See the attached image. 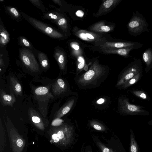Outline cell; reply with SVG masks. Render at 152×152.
I'll use <instances>...</instances> for the list:
<instances>
[{"mask_svg": "<svg viewBox=\"0 0 152 152\" xmlns=\"http://www.w3.org/2000/svg\"><path fill=\"white\" fill-rule=\"evenodd\" d=\"M51 85L31 86L34 99L36 101L40 114L46 117L48 114L49 102L54 99L51 91Z\"/></svg>", "mask_w": 152, "mask_h": 152, "instance_id": "7a4b0ae2", "label": "cell"}, {"mask_svg": "<svg viewBox=\"0 0 152 152\" xmlns=\"http://www.w3.org/2000/svg\"><path fill=\"white\" fill-rule=\"evenodd\" d=\"M29 1L34 6L40 10L42 12H46L48 9L42 4L40 0H29Z\"/></svg>", "mask_w": 152, "mask_h": 152, "instance_id": "4316f807", "label": "cell"}, {"mask_svg": "<svg viewBox=\"0 0 152 152\" xmlns=\"http://www.w3.org/2000/svg\"><path fill=\"white\" fill-rule=\"evenodd\" d=\"M57 135L60 139H62L64 137V134L62 131H59L57 133Z\"/></svg>", "mask_w": 152, "mask_h": 152, "instance_id": "d6a6232c", "label": "cell"}, {"mask_svg": "<svg viewBox=\"0 0 152 152\" xmlns=\"http://www.w3.org/2000/svg\"><path fill=\"white\" fill-rule=\"evenodd\" d=\"M51 91L54 96L59 98L76 94L71 89L67 80L62 77H58L52 85Z\"/></svg>", "mask_w": 152, "mask_h": 152, "instance_id": "ba28073f", "label": "cell"}, {"mask_svg": "<svg viewBox=\"0 0 152 152\" xmlns=\"http://www.w3.org/2000/svg\"><path fill=\"white\" fill-rule=\"evenodd\" d=\"M94 128L98 130H100L102 129V127L97 124H94L93 125Z\"/></svg>", "mask_w": 152, "mask_h": 152, "instance_id": "836d02e7", "label": "cell"}, {"mask_svg": "<svg viewBox=\"0 0 152 152\" xmlns=\"http://www.w3.org/2000/svg\"><path fill=\"white\" fill-rule=\"evenodd\" d=\"M18 44L23 48L33 51L35 48L31 43L25 37L20 36L18 38Z\"/></svg>", "mask_w": 152, "mask_h": 152, "instance_id": "d4e9b609", "label": "cell"}, {"mask_svg": "<svg viewBox=\"0 0 152 152\" xmlns=\"http://www.w3.org/2000/svg\"><path fill=\"white\" fill-rule=\"evenodd\" d=\"M109 73L108 67L95 61L87 71L76 77L75 82L78 87L86 90L98 87L107 77Z\"/></svg>", "mask_w": 152, "mask_h": 152, "instance_id": "6da1fadb", "label": "cell"}, {"mask_svg": "<svg viewBox=\"0 0 152 152\" xmlns=\"http://www.w3.org/2000/svg\"><path fill=\"white\" fill-rule=\"evenodd\" d=\"M142 76V72L139 73L126 81L119 88L123 89H126L137 82L141 79Z\"/></svg>", "mask_w": 152, "mask_h": 152, "instance_id": "484cf974", "label": "cell"}, {"mask_svg": "<svg viewBox=\"0 0 152 152\" xmlns=\"http://www.w3.org/2000/svg\"><path fill=\"white\" fill-rule=\"evenodd\" d=\"M0 100L2 106L11 107L13 106L16 101L15 95L13 93H10V94H7L1 88L0 90Z\"/></svg>", "mask_w": 152, "mask_h": 152, "instance_id": "4fadbf2b", "label": "cell"}, {"mask_svg": "<svg viewBox=\"0 0 152 152\" xmlns=\"http://www.w3.org/2000/svg\"><path fill=\"white\" fill-rule=\"evenodd\" d=\"M136 49L133 47L123 48H102L101 49L103 53L107 54H117L125 57L129 56V53L132 50Z\"/></svg>", "mask_w": 152, "mask_h": 152, "instance_id": "5bb4252c", "label": "cell"}, {"mask_svg": "<svg viewBox=\"0 0 152 152\" xmlns=\"http://www.w3.org/2000/svg\"><path fill=\"white\" fill-rule=\"evenodd\" d=\"M0 47L6 46L9 42L10 35L5 28L1 18L0 20Z\"/></svg>", "mask_w": 152, "mask_h": 152, "instance_id": "d6986e66", "label": "cell"}, {"mask_svg": "<svg viewBox=\"0 0 152 152\" xmlns=\"http://www.w3.org/2000/svg\"><path fill=\"white\" fill-rule=\"evenodd\" d=\"M142 57L146 65L145 71L148 72L152 68V49H147L142 53Z\"/></svg>", "mask_w": 152, "mask_h": 152, "instance_id": "44dd1931", "label": "cell"}, {"mask_svg": "<svg viewBox=\"0 0 152 152\" xmlns=\"http://www.w3.org/2000/svg\"><path fill=\"white\" fill-rule=\"evenodd\" d=\"M85 63L83 62H81L78 64L77 66V73H79L78 72H80V70H82L85 66Z\"/></svg>", "mask_w": 152, "mask_h": 152, "instance_id": "f546056e", "label": "cell"}, {"mask_svg": "<svg viewBox=\"0 0 152 152\" xmlns=\"http://www.w3.org/2000/svg\"><path fill=\"white\" fill-rule=\"evenodd\" d=\"M18 50L20 61L24 67L31 72H39V66L33 52L22 47L19 48Z\"/></svg>", "mask_w": 152, "mask_h": 152, "instance_id": "52a82bcc", "label": "cell"}, {"mask_svg": "<svg viewBox=\"0 0 152 152\" xmlns=\"http://www.w3.org/2000/svg\"><path fill=\"white\" fill-rule=\"evenodd\" d=\"M149 26L142 15L136 11L133 12L132 17L127 23V27L130 35L137 36L145 31L149 33L148 28Z\"/></svg>", "mask_w": 152, "mask_h": 152, "instance_id": "277c9868", "label": "cell"}, {"mask_svg": "<svg viewBox=\"0 0 152 152\" xmlns=\"http://www.w3.org/2000/svg\"><path fill=\"white\" fill-rule=\"evenodd\" d=\"M118 112L123 115H148V111L145 110L143 107L132 104L129 99L126 96L120 97L118 101Z\"/></svg>", "mask_w": 152, "mask_h": 152, "instance_id": "8992f818", "label": "cell"}, {"mask_svg": "<svg viewBox=\"0 0 152 152\" xmlns=\"http://www.w3.org/2000/svg\"><path fill=\"white\" fill-rule=\"evenodd\" d=\"M112 28L110 26L106 25L104 22L101 21L92 25L89 29L94 32L106 33L110 31Z\"/></svg>", "mask_w": 152, "mask_h": 152, "instance_id": "ac0fdd59", "label": "cell"}, {"mask_svg": "<svg viewBox=\"0 0 152 152\" xmlns=\"http://www.w3.org/2000/svg\"><path fill=\"white\" fill-rule=\"evenodd\" d=\"M6 46L0 47V72L6 69L9 63V58Z\"/></svg>", "mask_w": 152, "mask_h": 152, "instance_id": "e0dca14e", "label": "cell"}, {"mask_svg": "<svg viewBox=\"0 0 152 152\" xmlns=\"http://www.w3.org/2000/svg\"><path fill=\"white\" fill-rule=\"evenodd\" d=\"M121 1V0H107L104 1L94 16L98 17L110 12Z\"/></svg>", "mask_w": 152, "mask_h": 152, "instance_id": "8fae6325", "label": "cell"}, {"mask_svg": "<svg viewBox=\"0 0 152 152\" xmlns=\"http://www.w3.org/2000/svg\"><path fill=\"white\" fill-rule=\"evenodd\" d=\"M53 56L58 64L60 72L62 74H66L67 72V60L64 50L59 46L56 47L54 50Z\"/></svg>", "mask_w": 152, "mask_h": 152, "instance_id": "9c48e42d", "label": "cell"}, {"mask_svg": "<svg viewBox=\"0 0 152 152\" xmlns=\"http://www.w3.org/2000/svg\"><path fill=\"white\" fill-rule=\"evenodd\" d=\"M130 63L119 75L116 87L119 88L126 81L140 72H142L143 66L140 58H133Z\"/></svg>", "mask_w": 152, "mask_h": 152, "instance_id": "5b68a950", "label": "cell"}, {"mask_svg": "<svg viewBox=\"0 0 152 152\" xmlns=\"http://www.w3.org/2000/svg\"><path fill=\"white\" fill-rule=\"evenodd\" d=\"M75 34L80 39L88 42L95 41L98 38L96 34L83 30L77 31Z\"/></svg>", "mask_w": 152, "mask_h": 152, "instance_id": "ffe728a7", "label": "cell"}, {"mask_svg": "<svg viewBox=\"0 0 152 152\" xmlns=\"http://www.w3.org/2000/svg\"><path fill=\"white\" fill-rule=\"evenodd\" d=\"M10 93L16 96H21L23 93L21 84L18 80L15 77L11 76L10 78Z\"/></svg>", "mask_w": 152, "mask_h": 152, "instance_id": "2e32d148", "label": "cell"}, {"mask_svg": "<svg viewBox=\"0 0 152 152\" xmlns=\"http://www.w3.org/2000/svg\"><path fill=\"white\" fill-rule=\"evenodd\" d=\"M76 14L78 16L82 17L84 13L82 11L78 10L76 12Z\"/></svg>", "mask_w": 152, "mask_h": 152, "instance_id": "d590c367", "label": "cell"}, {"mask_svg": "<svg viewBox=\"0 0 152 152\" xmlns=\"http://www.w3.org/2000/svg\"><path fill=\"white\" fill-rule=\"evenodd\" d=\"M63 15L59 11L51 10L45 13L42 17L43 19L50 20L55 23Z\"/></svg>", "mask_w": 152, "mask_h": 152, "instance_id": "603a6c76", "label": "cell"}, {"mask_svg": "<svg viewBox=\"0 0 152 152\" xmlns=\"http://www.w3.org/2000/svg\"><path fill=\"white\" fill-rule=\"evenodd\" d=\"M52 138L54 140V141L55 142H58L59 140V138L57 134H55L53 135L52 136Z\"/></svg>", "mask_w": 152, "mask_h": 152, "instance_id": "4dcf8cb0", "label": "cell"}, {"mask_svg": "<svg viewBox=\"0 0 152 152\" xmlns=\"http://www.w3.org/2000/svg\"><path fill=\"white\" fill-rule=\"evenodd\" d=\"M62 120H60V118H56L55 120L52 123V124L54 125H58V124L61 123Z\"/></svg>", "mask_w": 152, "mask_h": 152, "instance_id": "1f68e13d", "label": "cell"}, {"mask_svg": "<svg viewBox=\"0 0 152 152\" xmlns=\"http://www.w3.org/2000/svg\"><path fill=\"white\" fill-rule=\"evenodd\" d=\"M77 99L72 97L69 99L55 113V117L56 118H60L68 113L75 105Z\"/></svg>", "mask_w": 152, "mask_h": 152, "instance_id": "7c38bea8", "label": "cell"}, {"mask_svg": "<svg viewBox=\"0 0 152 152\" xmlns=\"http://www.w3.org/2000/svg\"><path fill=\"white\" fill-rule=\"evenodd\" d=\"M6 12L12 19L17 22L22 20V16L18 10L14 7L6 5L4 7Z\"/></svg>", "mask_w": 152, "mask_h": 152, "instance_id": "7402d4cb", "label": "cell"}, {"mask_svg": "<svg viewBox=\"0 0 152 152\" xmlns=\"http://www.w3.org/2000/svg\"><path fill=\"white\" fill-rule=\"evenodd\" d=\"M109 150L107 148H105L103 151V152H109Z\"/></svg>", "mask_w": 152, "mask_h": 152, "instance_id": "f35d334b", "label": "cell"}, {"mask_svg": "<svg viewBox=\"0 0 152 152\" xmlns=\"http://www.w3.org/2000/svg\"><path fill=\"white\" fill-rule=\"evenodd\" d=\"M32 52L38 59L42 69L45 71L48 70L49 68L50 65L47 55L44 52L36 48Z\"/></svg>", "mask_w": 152, "mask_h": 152, "instance_id": "9a60e30c", "label": "cell"}, {"mask_svg": "<svg viewBox=\"0 0 152 152\" xmlns=\"http://www.w3.org/2000/svg\"><path fill=\"white\" fill-rule=\"evenodd\" d=\"M66 35L68 30V22L66 18L63 15L55 23Z\"/></svg>", "mask_w": 152, "mask_h": 152, "instance_id": "cb8c5ba5", "label": "cell"}, {"mask_svg": "<svg viewBox=\"0 0 152 152\" xmlns=\"http://www.w3.org/2000/svg\"><path fill=\"white\" fill-rule=\"evenodd\" d=\"M72 47L76 50H77L79 49V47L76 45H73Z\"/></svg>", "mask_w": 152, "mask_h": 152, "instance_id": "74e56055", "label": "cell"}, {"mask_svg": "<svg viewBox=\"0 0 152 152\" xmlns=\"http://www.w3.org/2000/svg\"><path fill=\"white\" fill-rule=\"evenodd\" d=\"M130 152H138V147L137 142L132 133L131 135Z\"/></svg>", "mask_w": 152, "mask_h": 152, "instance_id": "f1b7e54d", "label": "cell"}, {"mask_svg": "<svg viewBox=\"0 0 152 152\" xmlns=\"http://www.w3.org/2000/svg\"><path fill=\"white\" fill-rule=\"evenodd\" d=\"M143 43L140 42L129 41H123L117 42H106L100 45L102 48H123L133 47L136 49L141 48Z\"/></svg>", "mask_w": 152, "mask_h": 152, "instance_id": "30bf717a", "label": "cell"}, {"mask_svg": "<svg viewBox=\"0 0 152 152\" xmlns=\"http://www.w3.org/2000/svg\"><path fill=\"white\" fill-rule=\"evenodd\" d=\"M135 96L142 99L149 100L150 98L144 91L141 90H133L131 91Z\"/></svg>", "mask_w": 152, "mask_h": 152, "instance_id": "83f0119b", "label": "cell"}, {"mask_svg": "<svg viewBox=\"0 0 152 152\" xmlns=\"http://www.w3.org/2000/svg\"><path fill=\"white\" fill-rule=\"evenodd\" d=\"M150 124L152 125V120L149 121Z\"/></svg>", "mask_w": 152, "mask_h": 152, "instance_id": "ab89813d", "label": "cell"}, {"mask_svg": "<svg viewBox=\"0 0 152 152\" xmlns=\"http://www.w3.org/2000/svg\"><path fill=\"white\" fill-rule=\"evenodd\" d=\"M104 99L100 98L97 101V102L98 104H102L104 103Z\"/></svg>", "mask_w": 152, "mask_h": 152, "instance_id": "8d00e7d4", "label": "cell"}, {"mask_svg": "<svg viewBox=\"0 0 152 152\" xmlns=\"http://www.w3.org/2000/svg\"><path fill=\"white\" fill-rule=\"evenodd\" d=\"M21 14L27 22L36 29L49 37L56 39L63 40L66 38L64 34L53 27L21 12Z\"/></svg>", "mask_w": 152, "mask_h": 152, "instance_id": "3957f363", "label": "cell"}, {"mask_svg": "<svg viewBox=\"0 0 152 152\" xmlns=\"http://www.w3.org/2000/svg\"><path fill=\"white\" fill-rule=\"evenodd\" d=\"M16 143L18 146L21 147L23 144V142L21 139H19L17 140Z\"/></svg>", "mask_w": 152, "mask_h": 152, "instance_id": "e575fe53", "label": "cell"}]
</instances>
